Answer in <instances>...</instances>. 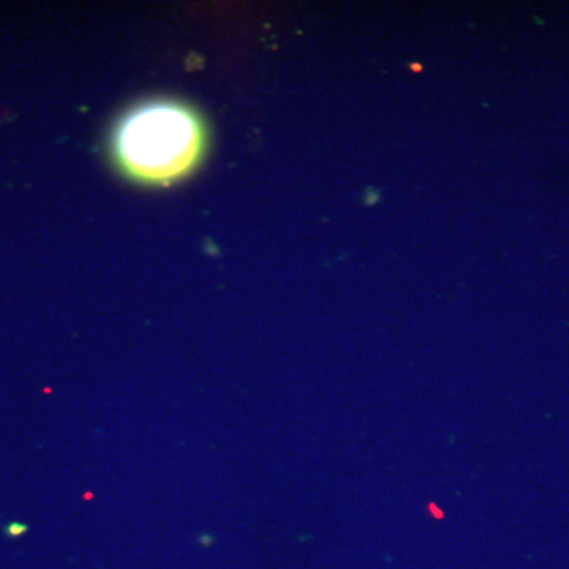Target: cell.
<instances>
[{"mask_svg": "<svg viewBox=\"0 0 569 569\" xmlns=\"http://www.w3.org/2000/svg\"><path fill=\"white\" fill-rule=\"evenodd\" d=\"M200 147V125L178 106L136 111L117 135V154L125 168L146 181H168L189 170Z\"/></svg>", "mask_w": 569, "mask_h": 569, "instance_id": "cell-1", "label": "cell"}]
</instances>
